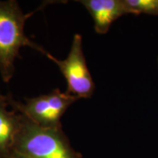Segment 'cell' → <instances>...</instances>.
<instances>
[{
	"instance_id": "cell-1",
	"label": "cell",
	"mask_w": 158,
	"mask_h": 158,
	"mask_svg": "<svg viewBox=\"0 0 158 158\" xmlns=\"http://www.w3.org/2000/svg\"><path fill=\"white\" fill-rule=\"evenodd\" d=\"M13 154L23 158H81L62 127H42L22 114Z\"/></svg>"
},
{
	"instance_id": "cell-2",
	"label": "cell",
	"mask_w": 158,
	"mask_h": 158,
	"mask_svg": "<svg viewBox=\"0 0 158 158\" xmlns=\"http://www.w3.org/2000/svg\"><path fill=\"white\" fill-rule=\"evenodd\" d=\"M29 16L16 1H0V74L6 83L15 73V59L22 47H30L45 56L48 53L26 35L24 26Z\"/></svg>"
},
{
	"instance_id": "cell-3",
	"label": "cell",
	"mask_w": 158,
	"mask_h": 158,
	"mask_svg": "<svg viewBox=\"0 0 158 158\" xmlns=\"http://www.w3.org/2000/svg\"><path fill=\"white\" fill-rule=\"evenodd\" d=\"M24 100L23 103L15 101L13 98L12 100L13 106L20 113L42 127H62L61 118L71 105L79 99L55 89L48 94Z\"/></svg>"
},
{
	"instance_id": "cell-4",
	"label": "cell",
	"mask_w": 158,
	"mask_h": 158,
	"mask_svg": "<svg viewBox=\"0 0 158 158\" xmlns=\"http://www.w3.org/2000/svg\"><path fill=\"white\" fill-rule=\"evenodd\" d=\"M59 67L67 82L66 92L78 99L89 98L94 93L95 85L86 64L82 47V37L76 34L68 56L59 60L48 52L45 55Z\"/></svg>"
},
{
	"instance_id": "cell-5",
	"label": "cell",
	"mask_w": 158,
	"mask_h": 158,
	"mask_svg": "<svg viewBox=\"0 0 158 158\" xmlns=\"http://www.w3.org/2000/svg\"><path fill=\"white\" fill-rule=\"evenodd\" d=\"M94 20V29L100 35L106 34L110 25L125 14H133L124 0H81Z\"/></svg>"
},
{
	"instance_id": "cell-6",
	"label": "cell",
	"mask_w": 158,
	"mask_h": 158,
	"mask_svg": "<svg viewBox=\"0 0 158 158\" xmlns=\"http://www.w3.org/2000/svg\"><path fill=\"white\" fill-rule=\"evenodd\" d=\"M13 97L0 94V158H9L21 122V114L12 104Z\"/></svg>"
},
{
	"instance_id": "cell-7",
	"label": "cell",
	"mask_w": 158,
	"mask_h": 158,
	"mask_svg": "<svg viewBox=\"0 0 158 158\" xmlns=\"http://www.w3.org/2000/svg\"><path fill=\"white\" fill-rule=\"evenodd\" d=\"M134 15L146 13L158 15V0H124Z\"/></svg>"
},
{
	"instance_id": "cell-8",
	"label": "cell",
	"mask_w": 158,
	"mask_h": 158,
	"mask_svg": "<svg viewBox=\"0 0 158 158\" xmlns=\"http://www.w3.org/2000/svg\"><path fill=\"white\" fill-rule=\"evenodd\" d=\"M9 158H23V157H20V156L17 155H15V154H13V155H10V157Z\"/></svg>"
},
{
	"instance_id": "cell-9",
	"label": "cell",
	"mask_w": 158,
	"mask_h": 158,
	"mask_svg": "<svg viewBox=\"0 0 158 158\" xmlns=\"http://www.w3.org/2000/svg\"><path fill=\"white\" fill-rule=\"evenodd\" d=\"M157 60H158V59H157Z\"/></svg>"
}]
</instances>
